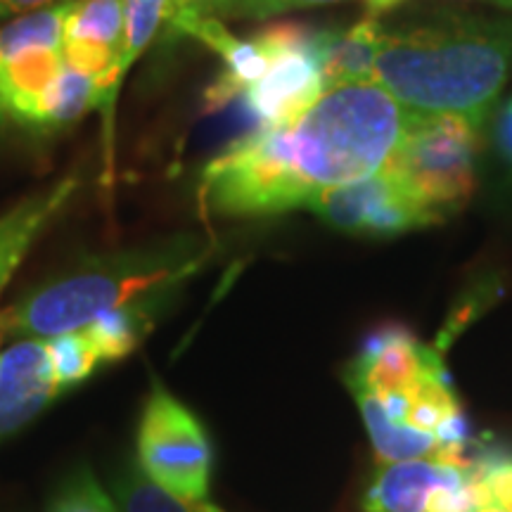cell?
I'll use <instances>...</instances> for the list:
<instances>
[{
    "mask_svg": "<svg viewBox=\"0 0 512 512\" xmlns=\"http://www.w3.org/2000/svg\"><path fill=\"white\" fill-rule=\"evenodd\" d=\"M411 119L380 83L325 88L285 126L259 128L204 166L200 204L216 216H271L325 188L377 174Z\"/></svg>",
    "mask_w": 512,
    "mask_h": 512,
    "instance_id": "obj_1",
    "label": "cell"
},
{
    "mask_svg": "<svg viewBox=\"0 0 512 512\" xmlns=\"http://www.w3.org/2000/svg\"><path fill=\"white\" fill-rule=\"evenodd\" d=\"M510 69L512 31L463 19L384 34L373 81L408 114L482 124Z\"/></svg>",
    "mask_w": 512,
    "mask_h": 512,
    "instance_id": "obj_2",
    "label": "cell"
},
{
    "mask_svg": "<svg viewBox=\"0 0 512 512\" xmlns=\"http://www.w3.org/2000/svg\"><path fill=\"white\" fill-rule=\"evenodd\" d=\"M204 256L207 249L195 238L93 256L0 311V335L55 337L126 306L166 297L200 268Z\"/></svg>",
    "mask_w": 512,
    "mask_h": 512,
    "instance_id": "obj_3",
    "label": "cell"
},
{
    "mask_svg": "<svg viewBox=\"0 0 512 512\" xmlns=\"http://www.w3.org/2000/svg\"><path fill=\"white\" fill-rule=\"evenodd\" d=\"M479 124L453 114H411L399 147L382 169L394 174L439 216L458 209L475 190Z\"/></svg>",
    "mask_w": 512,
    "mask_h": 512,
    "instance_id": "obj_4",
    "label": "cell"
},
{
    "mask_svg": "<svg viewBox=\"0 0 512 512\" xmlns=\"http://www.w3.org/2000/svg\"><path fill=\"white\" fill-rule=\"evenodd\" d=\"M138 467L171 494L207 501L211 484V446L197 415L162 382L152 384L140 415Z\"/></svg>",
    "mask_w": 512,
    "mask_h": 512,
    "instance_id": "obj_5",
    "label": "cell"
},
{
    "mask_svg": "<svg viewBox=\"0 0 512 512\" xmlns=\"http://www.w3.org/2000/svg\"><path fill=\"white\" fill-rule=\"evenodd\" d=\"M72 3L50 5L0 27V131H27L38 95L64 69L62 27Z\"/></svg>",
    "mask_w": 512,
    "mask_h": 512,
    "instance_id": "obj_6",
    "label": "cell"
},
{
    "mask_svg": "<svg viewBox=\"0 0 512 512\" xmlns=\"http://www.w3.org/2000/svg\"><path fill=\"white\" fill-rule=\"evenodd\" d=\"M311 209L328 226L354 235H399L441 221L387 169L335 188L316 192Z\"/></svg>",
    "mask_w": 512,
    "mask_h": 512,
    "instance_id": "obj_7",
    "label": "cell"
},
{
    "mask_svg": "<svg viewBox=\"0 0 512 512\" xmlns=\"http://www.w3.org/2000/svg\"><path fill=\"white\" fill-rule=\"evenodd\" d=\"M325 31H311L302 41L275 55L268 72L242 93L259 128L285 126L299 119L325 93Z\"/></svg>",
    "mask_w": 512,
    "mask_h": 512,
    "instance_id": "obj_8",
    "label": "cell"
},
{
    "mask_svg": "<svg viewBox=\"0 0 512 512\" xmlns=\"http://www.w3.org/2000/svg\"><path fill=\"white\" fill-rule=\"evenodd\" d=\"M46 337L17 339L0 354V444L62 399Z\"/></svg>",
    "mask_w": 512,
    "mask_h": 512,
    "instance_id": "obj_9",
    "label": "cell"
},
{
    "mask_svg": "<svg viewBox=\"0 0 512 512\" xmlns=\"http://www.w3.org/2000/svg\"><path fill=\"white\" fill-rule=\"evenodd\" d=\"M475 477L477 465L470 460L415 458L384 463L363 496V512H430L439 491L458 489Z\"/></svg>",
    "mask_w": 512,
    "mask_h": 512,
    "instance_id": "obj_10",
    "label": "cell"
},
{
    "mask_svg": "<svg viewBox=\"0 0 512 512\" xmlns=\"http://www.w3.org/2000/svg\"><path fill=\"white\" fill-rule=\"evenodd\" d=\"M174 0H124V34L112 69L95 81V110L102 114V147H105V183H110L114 166V110L121 83L131 64L150 46L159 29L169 27Z\"/></svg>",
    "mask_w": 512,
    "mask_h": 512,
    "instance_id": "obj_11",
    "label": "cell"
},
{
    "mask_svg": "<svg viewBox=\"0 0 512 512\" xmlns=\"http://www.w3.org/2000/svg\"><path fill=\"white\" fill-rule=\"evenodd\" d=\"M439 368H444V363L437 351L420 344L408 330L387 325L363 342L361 354L344 380L361 382L373 392H394Z\"/></svg>",
    "mask_w": 512,
    "mask_h": 512,
    "instance_id": "obj_12",
    "label": "cell"
},
{
    "mask_svg": "<svg viewBox=\"0 0 512 512\" xmlns=\"http://www.w3.org/2000/svg\"><path fill=\"white\" fill-rule=\"evenodd\" d=\"M124 34V0H74L64 17L62 57L74 72L102 79L112 69Z\"/></svg>",
    "mask_w": 512,
    "mask_h": 512,
    "instance_id": "obj_13",
    "label": "cell"
},
{
    "mask_svg": "<svg viewBox=\"0 0 512 512\" xmlns=\"http://www.w3.org/2000/svg\"><path fill=\"white\" fill-rule=\"evenodd\" d=\"M76 190H79V178H62L50 188L34 192L17 207H12L8 214L0 216V292L10 283L12 273L29 254L38 235L67 207Z\"/></svg>",
    "mask_w": 512,
    "mask_h": 512,
    "instance_id": "obj_14",
    "label": "cell"
},
{
    "mask_svg": "<svg viewBox=\"0 0 512 512\" xmlns=\"http://www.w3.org/2000/svg\"><path fill=\"white\" fill-rule=\"evenodd\" d=\"M347 387L354 394V399L361 408L363 420H366L370 441H373L377 456L384 463H399V460H415V458H448V453L441 446L437 434L415 430L408 425H394L384 413L382 403L368 387L358 382H347Z\"/></svg>",
    "mask_w": 512,
    "mask_h": 512,
    "instance_id": "obj_15",
    "label": "cell"
},
{
    "mask_svg": "<svg viewBox=\"0 0 512 512\" xmlns=\"http://www.w3.org/2000/svg\"><path fill=\"white\" fill-rule=\"evenodd\" d=\"M384 34L382 24L375 17L363 19L342 34L325 31L323 43V76L325 86L339 83L373 81V67L380 53Z\"/></svg>",
    "mask_w": 512,
    "mask_h": 512,
    "instance_id": "obj_16",
    "label": "cell"
},
{
    "mask_svg": "<svg viewBox=\"0 0 512 512\" xmlns=\"http://www.w3.org/2000/svg\"><path fill=\"white\" fill-rule=\"evenodd\" d=\"M91 107H95V79L74 72L72 67L64 64V69L55 76L53 83L38 95L27 131H64V128L76 124Z\"/></svg>",
    "mask_w": 512,
    "mask_h": 512,
    "instance_id": "obj_17",
    "label": "cell"
},
{
    "mask_svg": "<svg viewBox=\"0 0 512 512\" xmlns=\"http://www.w3.org/2000/svg\"><path fill=\"white\" fill-rule=\"evenodd\" d=\"M112 498L121 512H223L209 501L171 494L152 482L138 463H128L112 479Z\"/></svg>",
    "mask_w": 512,
    "mask_h": 512,
    "instance_id": "obj_18",
    "label": "cell"
},
{
    "mask_svg": "<svg viewBox=\"0 0 512 512\" xmlns=\"http://www.w3.org/2000/svg\"><path fill=\"white\" fill-rule=\"evenodd\" d=\"M46 512H121L88 465H79L62 479Z\"/></svg>",
    "mask_w": 512,
    "mask_h": 512,
    "instance_id": "obj_19",
    "label": "cell"
},
{
    "mask_svg": "<svg viewBox=\"0 0 512 512\" xmlns=\"http://www.w3.org/2000/svg\"><path fill=\"white\" fill-rule=\"evenodd\" d=\"M325 3H337V0H202L197 8L178 15L169 27H174L178 19L188 17H211L219 22L221 19H264Z\"/></svg>",
    "mask_w": 512,
    "mask_h": 512,
    "instance_id": "obj_20",
    "label": "cell"
},
{
    "mask_svg": "<svg viewBox=\"0 0 512 512\" xmlns=\"http://www.w3.org/2000/svg\"><path fill=\"white\" fill-rule=\"evenodd\" d=\"M477 472L489 503L512 512V460H486L484 465H477Z\"/></svg>",
    "mask_w": 512,
    "mask_h": 512,
    "instance_id": "obj_21",
    "label": "cell"
},
{
    "mask_svg": "<svg viewBox=\"0 0 512 512\" xmlns=\"http://www.w3.org/2000/svg\"><path fill=\"white\" fill-rule=\"evenodd\" d=\"M496 145L512 169V98L505 102L503 110L496 117Z\"/></svg>",
    "mask_w": 512,
    "mask_h": 512,
    "instance_id": "obj_22",
    "label": "cell"
},
{
    "mask_svg": "<svg viewBox=\"0 0 512 512\" xmlns=\"http://www.w3.org/2000/svg\"><path fill=\"white\" fill-rule=\"evenodd\" d=\"M67 3V0H0V19L3 17H22L29 12L50 8V5Z\"/></svg>",
    "mask_w": 512,
    "mask_h": 512,
    "instance_id": "obj_23",
    "label": "cell"
},
{
    "mask_svg": "<svg viewBox=\"0 0 512 512\" xmlns=\"http://www.w3.org/2000/svg\"><path fill=\"white\" fill-rule=\"evenodd\" d=\"M366 3H368V8L373 10V12H380V10L392 8V5L399 3V0H366Z\"/></svg>",
    "mask_w": 512,
    "mask_h": 512,
    "instance_id": "obj_24",
    "label": "cell"
},
{
    "mask_svg": "<svg viewBox=\"0 0 512 512\" xmlns=\"http://www.w3.org/2000/svg\"><path fill=\"white\" fill-rule=\"evenodd\" d=\"M491 3L503 5V8H512V0H491Z\"/></svg>",
    "mask_w": 512,
    "mask_h": 512,
    "instance_id": "obj_25",
    "label": "cell"
},
{
    "mask_svg": "<svg viewBox=\"0 0 512 512\" xmlns=\"http://www.w3.org/2000/svg\"><path fill=\"white\" fill-rule=\"evenodd\" d=\"M0 339H3V335H0Z\"/></svg>",
    "mask_w": 512,
    "mask_h": 512,
    "instance_id": "obj_26",
    "label": "cell"
}]
</instances>
